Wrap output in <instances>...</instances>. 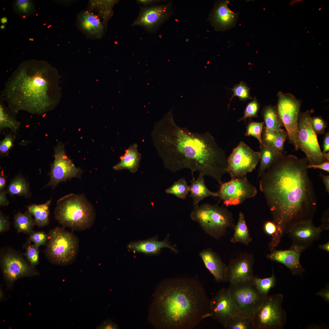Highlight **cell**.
I'll return each mask as SVG.
<instances>
[{"label": "cell", "mask_w": 329, "mask_h": 329, "mask_svg": "<svg viewBox=\"0 0 329 329\" xmlns=\"http://www.w3.org/2000/svg\"><path fill=\"white\" fill-rule=\"evenodd\" d=\"M117 0H90L89 1L90 10L94 11L106 26L113 14V9Z\"/></svg>", "instance_id": "f1b7e54d"}, {"label": "cell", "mask_w": 329, "mask_h": 329, "mask_svg": "<svg viewBox=\"0 0 329 329\" xmlns=\"http://www.w3.org/2000/svg\"><path fill=\"white\" fill-rule=\"evenodd\" d=\"M8 21L7 18L6 17H4L1 19V22L2 23L5 24Z\"/></svg>", "instance_id": "94428289"}, {"label": "cell", "mask_w": 329, "mask_h": 329, "mask_svg": "<svg viewBox=\"0 0 329 329\" xmlns=\"http://www.w3.org/2000/svg\"><path fill=\"white\" fill-rule=\"evenodd\" d=\"M10 225L8 218L4 215L2 212L0 214V232L2 233L8 231Z\"/></svg>", "instance_id": "c3c4849f"}, {"label": "cell", "mask_w": 329, "mask_h": 329, "mask_svg": "<svg viewBox=\"0 0 329 329\" xmlns=\"http://www.w3.org/2000/svg\"><path fill=\"white\" fill-rule=\"evenodd\" d=\"M231 90L233 92V94L230 99V104L235 97H237L240 100L243 101L252 98L249 94V88L243 82H240L239 84L235 85Z\"/></svg>", "instance_id": "b9f144b4"}, {"label": "cell", "mask_w": 329, "mask_h": 329, "mask_svg": "<svg viewBox=\"0 0 329 329\" xmlns=\"http://www.w3.org/2000/svg\"><path fill=\"white\" fill-rule=\"evenodd\" d=\"M278 96L276 107L279 115L286 129L289 141L297 151L299 149L297 127L301 101L290 93L279 91Z\"/></svg>", "instance_id": "8fae6325"}, {"label": "cell", "mask_w": 329, "mask_h": 329, "mask_svg": "<svg viewBox=\"0 0 329 329\" xmlns=\"http://www.w3.org/2000/svg\"><path fill=\"white\" fill-rule=\"evenodd\" d=\"M7 192L11 196H23L26 198H29L31 195L28 182L21 175H17L11 181L7 188Z\"/></svg>", "instance_id": "e575fe53"}, {"label": "cell", "mask_w": 329, "mask_h": 329, "mask_svg": "<svg viewBox=\"0 0 329 329\" xmlns=\"http://www.w3.org/2000/svg\"><path fill=\"white\" fill-rule=\"evenodd\" d=\"M306 158L282 155L260 177L263 193L273 221L288 233L300 222L311 220L317 207Z\"/></svg>", "instance_id": "6da1fadb"}, {"label": "cell", "mask_w": 329, "mask_h": 329, "mask_svg": "<svg viewBox=\"0 0 329 329\" xmlns=\"http://www.w3.org/2000/svg\"><path fill=\"white\" fill-rule=\"evenodd\" d=\"M262 113L263 117L265 126L263 127L266 130L278 131L283 129V126L279 115L276 107L268 105L263 108Z\"/></svg>", "instance_id": "f546056e"}, {"label": "cell", "mask_w": 329, "mask_h": 329, "mask_svg": "<svg viewBox=\"0 0 329 329\" xmlns=\"http://www.w3.org/2000/svg\"><path fill=\"white\" fill-rule=\"evenodd\" d=\"M307 168H313L322 169L328 172H329V161H326L323 163L317 164H308Z\"/></svg>", "instance_id": "816d5d0a"}, {"label": "cell", "mask_w": 329, "mask_h": 329, "mask_svg": "<svg viewBox=\"0 0 329 329\" xmlns=\"http://www.w3.org/2000/svg\"><path fill=\"white\" fill-rule=\"evenodd\" d=\"M322 231L320 226L316 227L311 220L295 225L288 233L292 240V245L304 250L308 248L314 241L320 238Z\"/></svg>", "instance_id": "d6986e66"}, {"label": "cell", "mask_w": 329, "mask_h": 329, "mask_svg": "<svg viewBox=\"0 0 329 329\" xmlns=\"http://www.w3.org/2000/svg\"><path fill=\"white\" fill-rule=\"evenodd\" d=\"M230 284L228 292L237 316L252 318L266 296L260 293L252 280Z\"/></svg>", "instance_id": "ba28073f"}, {"label": "cell", "mask_w": 329, "mask_h": 329, "mask_svg": "<svg viewBox=\"0 0 329 329\" xmlns=\"http://www.w3.org/2000/svg\"><path fill=\"white\" fill-rule=\"evenodd\" d=\"M127 247L133 252L147 254H158L161 250L164 248L177 252V249L170 245L168 239L166 238L163 241H159L155 237L146 240L131 242L128 244Z\"/></svg>", "instance_id": "603a6c76"}, {"label": "cell", "mask_w": 329, "mask_h": 329, "mask_svg": "<svg viewBox=\"0 0 329 329\" xmlns=\"http://www.w3.org/2000/svg\"><path fill=\"white\" fill-rule=\"evenodd\" d=\"M199 255L215 281L217 282L224 281L226 266L219 256L210 249L203 250Z\"/></svg>", "instance_id": "7402d4cb"}, {"label": "cell", "mask_w": 329, "mask_h": 329, "mask_svg": "<svg viewBox=\"0 0 329 329\" xmlns=\"http://www.w3.org/2000/svg\"><path fill=\"white\" fill-rule=\"evenodd\" d=\"M224 327L227 329H255L252 318L240 316L230 319Z\"/></svg>", "instance_id": "74e56055"}, {"label": "cell", "mask_w": 329, "mask_h": 329, "mask_svg": "<svg viewBox=\"0 0 329 329\" xmlns=\"http://www.w3.org/2000/svg\"><path fill=\"white\" fill-rule=\"evenodd\" d=\"M323 150L322 151L323 154L329 151V133L327 132L325 133L324 140L323 145Z\"/></svg>", "instance_id": "11a10c76"}, {"label": "cell", "mask_w": 329, "mask_h": 329, "mask_svg": "<svg viewBox=\"0 0 329 329\" xmlns=\"http://www.w3.org/2000/svg\"><path fill=\"white\" fill-rule=\"evenodd\" d=\"M116 324L113 321L107 320L101 323L97 327L98 329H118Z\"/></svg>", "instance_id": "f907efd6"}, {"label": "cell", "mask_w": 329, "mask_h": 329, "mask_svg": "<svg viewBox=\"0 0 329 329\" xmlns=\"http://www.w3.org/2000/svg\"><path fill=\"white\" fill-rule=\"evenodd\" d=\"M54 215L64 227L77 231L90 228L95 216L92 205L85 196L73 193L65 195L57 201Z\"/></svg>", "instance_id": "5b68a950"}, {"label": "cell", "mask_w": 329, "mask_h": 329, "mask_svg": "<svg viewBox=\"0 0 329 329\" xmlns=\"http://www.w3.org/2000/svg\"><path fill=\"white\" fill-rule=\"evenodd\" d=\"M264 232L271 237L268 249L271 251L275 249L279 245L284 233L282 229L273 221L265 222L263 226Z\"/></svg>", "instance_id": "d590c367"}, {"label": "cell", "mask_w": 329, "mask_h": 329, "mask_svg": "<svg viewBox=\"0 0 329 329\" xmlns=\"http://www.w3.org/2000/svg\"><path fill=\"white\" fill-rule=\"evenodd\" d=\"M138 3L143 4L145 6L158 2V1L153 0H139L136 1Z\"/></svg>", "instance_id": "680465c9"}, {"label": "cell", "mask_w": 329, "mask_h": 329, "mask_svg": "<svg viewBox=\"0 0 329 329\" xmlns=\"http://www.w3.org/2000/svg\"><path fill=\"white\" fill-rule=\"evenodd\" d=\"M218 193V197L228 207L239 205L246 199L255 196L257 190L245 175L223 183Z\"/></svg>", "instance_id": "5bb4252c"}, {"label": "cell", "mask_w": 329, "mask_h": 329, "mask_svg": "<svg viewBox=\"0 0 329 329\" xmlns=\"http://www.w3.org/2000/svg\"><path fill=\"white\" fill-rule=\"evenodd\" d=\"M210 300L200 282L191 278L166 279L157 286L149 314L160 329H193L210 317Z\"/></svg>", "instance_id": "3957f363"}, {"label": "cell", "mask_w": 329, "mask_h": 329, "mask_svg": "<svg viewBox=\"0 0 329 329\" xmlns=\"http://www.w3.org/2000/svg\"><path fill=\"white\" fill-rule=\"evenodd\" d=\"M284 296L268 295L253 317L255 329H282L286 323V315L282 307Z\"/></svg>", "instance_id": "9c48e42d"}, {"label": "cell", "mask_w": 329, "mask_h": 329, "mask_svg": "<svg viewBox=\"0 0 329 329\" xmlns=\"http://www.w3.org/2000/svg\"><path fill=\"white\" fill-rule=\"evenodd\" d=\"M168 4L151 5L142 7L139 16L132 26H140L148 32H153L170 15Z\"/></svg>", "instance_id": "e0dca14e"}, {"label": "cell", "mask_w": 329, "mask_h": 329, "mask_svg": "<svg viewBox=\"0 0 329 329\" xmlns=\"http://www.w3.org/2000/svg\"><path fill=\"white\" fill-rule=\"evenodd\" d=\"M29 240L39 247L46 244L48 240V235L43 231H33L30 235Z\"/></svg>", "instance_id": "bcb514c9"}, {"label": "cell", "mask_w": 329, "mask_h": 329, "mask_svg": "<svg viewBox=\"0 0 329 329\" xmlns=\"http://www.w3.org/2000/svg\"><path fill=\"white\" fill-rule=\"evenodd\" d=\"M1 262L4 276L10 283L21 277L38 274L20 254L12 250H8L3 253Z\"/></svg>", "instance_id": "9a60e30c"}, {"label": "cell", "mask_w": 329, "mask_h": 329, "mask_svg": "<svg viewBox=\"0 0 329 329\" xmlns=\"http://www.w3.org/2000/svg\"><path fill=\"white\" fill-rule=\"evenodd\" d=\"M5 26L4 25H2L0 27V29H3L5 28Z\"/></svg>", "instance_id": "be15d7a7"}, {"label": "cell", "mask_w": 329, "mask_h": 329, "mask_svg": "<svg viewBox=\"0 0 329 329\" xmlns=\"http://www.w3.org/2000/svg\"><path fill=\"white\" fill-rule=\"evenodd\" d=\"M303 250L301 248L292 245L287 249H274L267 254L266 257L268 260L283 264L294 275H302L305 271L300 263V258Z\"/></svg>", "instance_id": "ffe728a7"}, {"label": "cell", "mask_w": 329, "mask_h": 329, "mask_svg": "<svg viewBox=\"0 0 329 329\" xmlns=\"http://www.w3.org/2000/svg\"><path fill=\"white\" fill-rule=\"evenodd\" d=\"M288 136L286 131L266 130L263 128L261 134L262 144L282 154L285 142Z\"/></svg>", "instance_id": "4316f807"}, {"label": "cell", "mask_w": 329, "mask_h": 329, "mask_svg": "<svg viewBox=\"0 0 329 329\" xmlns=\"http://www.w3.org/2000/svg\"><path fill=\"white\" fill-rule=\"evenodd\" d=\"M260 164L258 177H260L283 154L279 153L263 144H260Z\"/></svg>", "instance_id": "1f68e13d"}, {"label": "cell", "mask_w": 329, "mask_h": 329, "mask_svg": "<svg viewBox=\"0 0 329 329\" xmlns=\"http://www.w3.org/2000/svg\"><path fill=\"white\" fill-rule=\"evenodd\" d=\"M45 250L52 263L58 265L70 264L75 260L79 247V241L73 232L64 228L56 227L50 230Z\"/></svg>", "instance_id": "8992f818"}, {"label": "cell", "mask_w": 329, "mask_h": 329, "mask_svg": "<svg viewBox=\"0 0 329 329\" xmlns=\"http://www.w3.org/2000/svg\"><path fill=\"white\" fill-rule=\"evenodd\" d=\"M320 176L322 179L325 187V189L327 192L329 193V175H326L321 173H320Z\"/></svg>", "instance_id": "6f0895ef"}, {"label": "cell", "mask_w": 329, "mask_h": 329, "mask_svg": "<svg viewBox=\"0 0 329 329\" xmlns=\"http://www.w3.org/2000/svg\"><path fill=\"white\" fill-rule=\"evenodd\" d=\"M15 133L11 131L5 135V138L0 142V155L1 157L7 156L9 150L14 145L16 138Z\"/></svg>", "instance_id": "7bdbcfd3"}, {"label": "cell", "mask_w": 329, "mask_h": 329, "mask_svg": "<svg viewBox=\"0 0 329 329\" xmlns=\"http://www.w3.org/2000/svg\"><path fill=\"white\" fill-rule=\"evenodd\" d=\"M120 159V162L113 167L114 169L117 171L126 169L132 173L135 172L139 167L141 159V154L138 151L137 144L134 143L130 146Z\"/></svg>", "instance_id": "d4e9b609"}, {"label": "cell", "mask_w": 329, "mask_h": 329, "mask_svg": "<svg viewBox=\"0 0 329 329\" xmlns=\"http://www.w3.org/2000/svg\"><path fill=\"white\" fill-rule=\"evenodd\" d=\"M151 135L166 168L173 172L186 168L192 174L197 171L223 183L228 157L210 133L194 132L179 126L170 111L155 123Z\"/></svg>", "instance_id": "7a4b0ae2"}, {"label": "cell", "mask_w": 329, "mask_h": 329, "mask_svg": "<svg viewBox=\"0 0 329 329\" xmlns=\"http://www.w3.org/2000/svg\"><path fill=\"white\" fill-rule=\"evenodd\" d=\"M9 202L6 196V190H4L0 192V205L6 206L9 204Z\"/></svg>", "instance_id": "db71d44e"}, {"label": "cell", "mask_w": 329, "mask_h": 329, "mask_svg": "<svg viewBox=\"0 0 329 329\" xmlns=\"http://www.w3.org/2000/svg\"><path fill=\"white\" fill-rule=\"evenodd\" d=\"M190 217L208 235L219 239L224 236L228 228L233 229L232 214L226 208L218 205L204 203L194 207Z\"/></svg>", "instance_id": "52a82bcc"}, {"label": "cell", "mask_w": 329, "mask_h": 329, "mask_svg": "<svg viewBox=\"0 0 329 329\" xmlns=\"http://www.w3.org/2000/svg\"><path fill=\"white\" fill-rule=\"evenodd\" d=\"M325 159L327 161H329V152L323 154Z\"/></svg>", "instance_id": "6125c7cd"}, {"label": "cell", "mask_w": 329, "mask_h": 329, "mask_svg": "<svg viewBox=\"0 0 329 329\" xmlns=\"http://www.w3.org/2000/svg\"><path fill=\"white\" fill-rule=\"evenodd\" d=\"M254 260L253 255L246 252L232 259L226 266L224 281L230 283L251 280L254 277Z\"/></svg>", "instance_id": "2e32d148"}, {"label": "cell", "mask_w": 329, "mask_h": 329, "mask_svg": "<svg viewBox=\"0 0 329 329\" xmlns=\"http://www.w3.org/2000/svg\"><path fill=\"white\" fill-rule=\"evenodd\" d=\"M16 11L19 13L28 15L34 10L33 2L29 0L16 1L14 4Z\"/></svg>", "instance_id": "ee69618b"}, {"label": "cell", "mask_w": 329, "mask_h": 329, "mask_svg": "<svg viewBox=\"0 0 329 329\" xmlns=\"http://www.w3.org/2000/svg\"><path fill=\"white\" fill-rule=\"evenodd\" d=\"M319 248L320 249L325 250L328 252H329V240L325 243L320 245Z\"/></svg>", "instance_id": "91938a15"}, {"label": "cell", "mask_w": 329, "mask_h": 329, "mask_svg": "<svg viewBox=\"0 0 329 329\" xmlns=\"http://www.w3.org/2000/svg\"><path fill=\"white\" fill-rule=\"evenodd\" d=\"M165 193L174 195L182 200L186 199L189 192V186H188L183 178L175 182L170 187L166 189Z\"/></svg>", "instance_id": "f35d334b"}, {"label": "cell", "mask_w": 329, "mask_h": 329, "mask_svg": "<svg viewBox=\"0 0 329 329\" xmlns=\"http://www.w3.org/2000/svg\"><path fill=\"white\" fill-rule=\"evenodd\" d=\"M228 1H223L218 3L214 10L212 19L216 28L227 30L235 26L238 15L229 9Z\"/></svg>", "instance_id": "cb8c5ba5"}, {"label": "cell", "mask_w": 329, "mask_h": 329, "mask_svg": "<svg viewBox=\"0 0 329 329\" xmlns=\"http://www.w3.org/2000/svg\"><path fill=\"white\" fill-rule=\"evenodd\" d=\"M311 122L313 128L316 134H321L324 133L327 124L321 117L319 116L311 117Z\"/></svg>", "instance_id": "7dc6e473"}, {"label": "cell", "mask_w": 329, "mask_h": 329, "mask_svg": "<svg viewBox=\"0 0 329 329\" xmlns=\"http://www.w3.org/2000/svg\"><path fill=\"white\" fill-rule=\"evenodd\" d=\"M54 160L52 164L48 175L50 180L43 188L50 187L55 188L58 183L74 177L79 178L81 169L76 167L66 155L65 146L59 142L55 147Z\"/></svg>", "instance_id": "4fadbf2b"}, {"label": "cell", "mask_w": 329, "mask_h": 329, "mask_svg": "<svg viewBox=\"0 0 329 329\" xmlns=\"http://www.w3.org/2000/svg\"><path fill=\"white\" fill-rule=\"evenodd\" d=\"M260 158V152L254 151L241 141L228 157L227 172L231 179L246 175L255 168Z\"/></svg>", "instance_id": "7c38bea8"}, {"label": "cell", "mask_w": 329, "mask_h": 329, "mask_svg": "<svg viewBox=\"0 0 329 329\" xmlns=\"http://www.w3.org/2000/svg\"><path fill=\"white\" fill-rule=\"evenodd\" d=\"M33 40H34V39H33V38H29V40H30V41H33Z\"/></svg>", "instance_id": "e7e4bbea"}, {"label": "cell", "mask_w": 329, "mask_h": 329, "mask_svg": "<svg viewBox=\"0 0 329 329\" xmlns=\"http://www.w3.org/2000/svg\"><path fill=\"white\" fill-rule=\"evenodd\" d=\"M35 224V219L28 210L24 214L19 212L15 215L14 225L19 232L30 235L34 231L33 228Z\"/></svg>", "instance_id": "836d02e7"}, {"label": "cell", "mask_w": 329, "mask_h": 329, "mask_svg": "<svg viewBox=\"0 0 329 329\" xmlns=\"http://www.w3.org/2000/svg\"><path fill=\"white\" fill-rule=\"evenodd\" d=\"M6 183V176L4 174L3 171L2 170L0 174V191L5 190Z\"/></svg>", "instance_id": "9f6ffc18"}, {"label": "cell", "mask_w": 329, "mask_h": 329, "mask_svg": "<svg viewBox=\"0 0 329 329\" xmlns=\"http://www.w3.org/2000/svg\"><path fill=\"white\" fill-rule=\"evenodd\" d=\"M192 174L193 178L190 181L191 184L189 186V191L191 194L189 196L192 199L194 207L198 205L199 203L207 197L218 196V192H212L207 187L205 183L204 175L203 174L199 173L198 178L196 180L193 174Z\"/></svg>", "instance_id": "484cf974"}, {"label": "cell", "mask_w": 329, "mask_h": 329, "mask_svg": "<svg viewBox=\"0 0 329 329\" xmlns=\"http://www.w3.org/2000/svg\"><path fill=\"white\" fill-rule=\"evenodd\" d=\"M51 200L45 203L40 204H33L28 207V211L34 217L36 225L43 227L48 223L49 214V207Z\"/></svg>", "instance_id": "d6a6232c"}, {"label": "cell", "mask_w": 329, "mask_h": 329, "mask_svg": "<svg viewBox=\"0 0 329 329\" xmlns=\"http://www.w3.org/2000/svg\"><path fill=\"white\" fill-rule=\"evenodd\" d=\"M77 24L80 30L90 38H99L104 34L105 26L101 19L90 10L82 11L79 13Z\"/></svg>", "instance_id": "44dd1931"}, {"label": "cell", "mask_w": 329, "mask_h": 329, "mask_svg": "<svg viewBox=\"0 0 329 329\" xmlns=\"http://www.w3.org/2000/svg\"><path fill=\"white\" fill-rule=\"evenodd\" d=\"M210 317L224 327L231 318L237 316L228 288L221 289L210 301Z\"/></svg>", "instance_id": "ac0fdd59"}, {"label": "cell", "mask_w": 329, "mask_h": 329, "mask_svg": "<svg viewBox=\"0 0 329 329\" xmlns=\"http://www.w3.org/2000/svg\"><path fill=\"white\" fill-rule=\"evenodd\" d=\"M316 295L319 296L324 299L327 303H329V284H326L323 288L316 293Z\"/></svg>", "instance_id": "681fc988"}, {"label": "cell", "mask_w": 329, "mask_h": 329, "mask_svg": "<svg viewBox=\"0 0 329 329\" xmlns=\"http://www.w3.org/2000/svg\"><path fill=\"white\" fill-rule=\"evenodd\" d=\"M259 107V104L256 99H254L248 104L245 109L243 116L238 122L246 120L247 118L257 117Z\"/></svg>", "instance_id": "f6af8a7d"}, {"label": "cell", "mask_w": 329, "mask_h": 329, "mask_svg": "<svg viewBox=\"0 0 329 329\" xmlns=\"http://www.w3.org/2000/svg\"><path fill=\"white\" fill-rule=\"evenodd\" d=\"M314 111V109H312L300 113L297 127L299 149L305 154L310 164H317L327 161L321 150L317 134L311 123V116Z\"/></svg>", "instance_id": "30bf717a"}, {"label": "cell", "mask_w": 329, "mask_h": 329, "mask_svg": "<svg viewBox=\"0 0 329 329\" xmlns=\"http://www.w3.org/2000/svg\"><path fill=\"white\" fill-rule=\"evenodd\" d=\"M5 101L0 96V129L2 130L9 128L16 133L19 129L21 122L17 120V113L13 111L8 106H6Z\"/></svg>", "instance_id": "83f0119b"}, {"label": "cell", "mask_w": 329, "mask_h": 329, "mask_svg": "<svg viewBox=\"0 0 329 329\" xmlns=\"http://www.w3.org/2000/svg\"><path fill=\"white\" fill-rule=\"evenodd\" d=\"M264 124V122H250L246 127L245 135L255 137L258 140L260 144H262L261 134Z\"/></svg>", "instance_id": "60d3db41"}, {"label": "cell", "mask_w": 329, "mask_h": 329, "mask_svg": "<svg viewBox=\"0 0 329 329\" xmlns=\"http://www.w3.org/2000/svg\"><path fill=\"white\" fill-rule=\"evenodd\" d=\"M57 69L44 61L22 62L5 84L1 96L11 109L39 115L53 110L61 97Z\"/></svg>", "instance_id": "277c9868"}, {"label": "cell", "mask_w": 329, "mask_h": 329, "mask_svg": "<svg viewBox=\"0 0 329 329\" xmlns=\"http://www.w3.org/2000/svg\"><path fill=\"white\" fill-rule=\"evenodd\" d=\"M252 280L260 293L264 296L268 295L270 290L274 287L276 283V278L273 270L270 277L260 278L254 276Z\"/></svg>", "instance_id": "8d00e7d4"}, {"label": "cell", "mask_w": 329, "mask_h": 329, "mask_svg": "<svg viewBox=\"0 0 329 329\" xmlns=\"http://www.w3.org/2000/svg\"><path fill=\"white\" fill-rule=\"evenodd\" d=\"M31 242L29 240L27 242L25 246L26 251L23 255L34 267L39 263V247L35 244L31 245Z\"/></svg>", "instance_id": "ab89813d"}, {"label": "cell", "mask_w": 329, "mask_h": 329, "mask_svg": "<svg viewBox=\"0 0 329 329\" xmlns=\"http://www.w3.org/2000/svg\"><path fill=\"white\" fill-rule=\"evenodd\" d=\"M322 224L320 226L323 231L328 230L329 229V215L327 210L324 214L322 219Z\"/></svg>", "instance_id": "f5cc1de1"}, {"label": "cell", "mask_w": 329, "mask_h": 329, "mask_svg": "<svg viewBox=\"0 0 329 329\" xmlns=\"http://www.w3.org/2000/svg\"><path fill=\"white\" fill-rule=\"evenodd\" d=\"M233 229L234 233L230 240L232 243L240 242L248 246L251 242L252 238L250 236L244 215L242 212L239 213L238 221Z\"/></svg>", "instance_id": "4dcf8cb0"}]
</instances>
